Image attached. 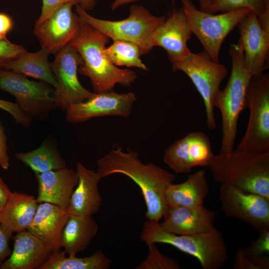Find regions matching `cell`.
<instances>
[{"mask_svg":"<svg viewBox=\"0 0 269 269\" xmlns=\"http://www.w3.org/2000/svg\"><path fill=\"white\" fill-rule=\"evenodd\" d=\"M96 164L102 178L120 173L133 180L143 196L146 219L159 222L167 209L165 192L175 179L174 174L153 163H142L135 151H124L118 145L98 158Z\"/></svg>","mask_w":269,"mask_h":269,"instance_id":"cell-1","label":"cell"},{"mask_svg":"<svg viewBox=\"0 0 269 269\" xmlns=\"http://www.w3.org/2000/svg\"><path fill=\"white\" fill-rule=\"evenodd\" d=\"M109 40L80 19L79 29L70 42L82 59L78 72L90 79L95 93L114 90L117 84L129 87L137 78L134 71L119 68L107 58L104 50Z\"/></svg>","mask_w":269,"mask_h":269,"instance_id":"cell-2","label":"cell"},{"mask_svg":"<svg viewBox=\"0 0 269 269\" xmlns=\"http://www.w3.org/2000/svg\"><path fill=\"white\" fill-rule=\"evenodd\" d=\"M214 181L269 199V152L234 149L214 155L207 166Z\"/></svg>","mask_w":269,"mask_h":269,"instance_id":"cell-3","label":"cell"},{"mask_svg":"<svg viewBox=\"0 0 269 269\" xmlns=\"http://www.w3.org/2000/svg\"><path fill=\"white\" fill-rule=\"evenodd\" d=\"M139 239L147 245L159 243L172 246L196 258L204 269L223 268L229 259L223 234L216 228L205 233L179 235L163 230L158 222L146 220Z\"/></svg>","mask_w":269,"mask_h":269,"instance_id":"cell-4","label":"cell"},{"mask_svg":"<svg viewBox=\"0 0 269 269\" xmlns=\"http://www.w3.org/2000/svg\"><path fill=\"white\" fill-rule=\"evenodd\" d=\"M231 72L225 88L220 90L214 103L222 117V141L219 152L233 150L237 134V124L241 112L246 107V97L254 76L246 68L243 51L237 44L229 46Z\"/></svg>","mask_w":269,"mask_h":269,"instance_id":"cell-5","label":"cell"},{"mask_svg":"<svg viewBox=\"0 0 269 269\" xmlns=\"http://www.w3.org/2000/svg\"><path fill=\"white\" fill-rule=\"evenodd\" d=\"M80 18L114 40H125L136 44L141 55L150 52L153 47L152 36L155 29L165 19L164 16L151 14L143 6L132 5L129 16L121 20L101 19L90 15L79 4L75 5Z\"/></svg>","mask_w":269,"mask_h":269,"instance_id":"cell-6","label":"cell"},{"mask_svg":"<svg viewBox=\"0 0 269 269\" xmlns=\"http://www.w3.org/2000/svg\"><path fill=\"white\" fill-rule=\"evenodd\" d=\"M246 105L249 110L247 129L236 149L269 152V75H254L249 84Z\"/></svg>","mask_w":269,"mask_h":269,"instance_id":"cell-7","label":"cell"},{"mask_svg":"<svg viewBox=\"0 0 269 269\" xmlns=\"http://www.w3.org/2000/svg\"><path fill=\"white\" fill-rule=\"evenodd\" d=\"M171 64L173 71L184 72L195 86L204 104L207 127L214 131L217 124L214 103L221 84L228 74L227 67L213 61L204 51L198 53L191 52L184 59Z\"/></svg>","mask_w":269,"mask_h":269,"instance_id":"cell-8","label":"cell"},{"mask_svg":"<svg viewBox=\"0 0 269 269\" xmlns=\"http://www.w3.org/2000/svg\"><path fill=\"white\" fill-rule=\"evenodd\" d=\"M182 5L193 34L204 51L216 62H219L221 47L226 37L251 11L240 9L215 14L197 9L192 2Z\"/></svg>","mask_w":269,"mask_h":269,"instance_id":"cell-9","label":"cell"},{"mask_svg":"<svg viewBox=\"0 0 269 269\" xmlns=\"http://www.w3.org/2000/svg\"><path fill=\"white\" fill-rule=\"evenodd\" d=\"M43 81L36 82L10 70L0 68V90L11 94L23 113L32 120H41L56 107L54 88Z\"/></svg>","mask_w":269,"mask_h":269,"instance_id":"cell-10","label":"cell"},{"mask_svg":"<svg viewBox=\"0 0 269 269\" xmlns=\"http://www.w3.org/2000/svg\"><path fill=\"white\" fill-rule=\"evenodd\" d=\"M54 55L55 58L50 63L57 84L54 88V100L56 107L65 111L70 105L84 102L95 93L89 91L80 83L78 69L82 59L70 43Z\"/></svg>","mask_w":269,"mask_h":269,"instance_id":"cell-11","label":"cell"},{"mask_svg":"<svg viewBox=\"0 0 269 269\" xmlns=\"http://www.w3.org/2000/svg\"><path fill=\"white\" fill-rule=\"evenodd\" d=\"M219 199L227 216L244 221L259 233L269 230V199L226 184H221Z\"/></svg>","mask_w":269,"mask_h":269,"instance_id":"cell-12","label":"cell"},{"mask_svg":"<svg viewBox=\"0 0 269 269\" xmlns=\"http://www.w3.org/2000/svg\"><path fill=\"white\" fill-rule=\"evenodd\" d=\"M136 100L133 92L119 94L114 90L94 93L87 100L70 105L66 109V119L71 123L78 124L93 118L118 116L129 117Z\"/></svg>","mask_w":269,"mask_h":269,"instance_id":"cell-13","label":"cell"},{"mask_svg":"<svg viewBox=\"0 0 269 269\" xmlns=\"http://www.w3.org/2000/svg\"><path fill=\"white\" fill-rule=\"evenodd\" d=\"M214 155L207 134L193 131L169 146L163 160L175 173H186L195 167H207Z\"/></svg>","mask_w":269,"mask_h":269,"instance_id":"cell-14","label":"cell"},{"mask_svg":"<svg viewBox=\"0 0 269 269\" xmlns=\"http://www.w3.org/2000/svg\"><path fill=\"white\" fill-rule=\"evenodd\" d=\"M74 2L64 3L47 18L36 22L34 33L41 48L49 54H55L63 46L70 43L77 33L80 19L72 7Z\"/></svg>","mask_w":269,"mask_h":269,"instance_id":"cell-15","label":"cell"},{"mask_svg":"<svg viewBox=\"0 0 269 269\" xmlns=\"http://www.w3.org/2000/svg\"><path fill=\"white\" fill-rule=\"evenodd\" d=\"M237 43L244 53L245 66L253 75L268 68L269 31L260 25L257 15L251 11L238 24Z\"/></svg>","mask_w":269,"mask_h":269,"instance_id":"cell-16","label":"cell"},{"mask_svg":"<svg viewBox=\"0 0 269 269\" xmlns=\"http://www.w3.org/2000/svg\"><path fill=\"white\" fill-rule=\"evenodd\" d=\"M192 34L182 8L174 7L167 18L153 33L152 45L163 48L171 63L179 61L191 52L187 42Z\"/></svg>","mask_w":269,"mask_h":269,"instance_id":"cell-17","label":"cell"},{"mask_svg":"<svg viewBox=\"0 0 269 269\" xmlns=\"http://www.w3.org/2000/svg\"><path fill=\"white\" fill-rule=\"evenodd\" d=\"M159 226L163 230L179 235L209 232L215 227L217 213L203 206L167 207Z\"/></svg>","mask_w":269,"mask_h":269,"instance_id":"cell-18","label":"cell"},{"mask_svg":"<svg viewBox=\"0 0 269 269\" xmlns=\"http://www.w3.org/2000/svg\"><path fill=\"white\" fill-rule=\"evenodd\" d=\"M35 174L38 182L37 202H47L67 209L78 182L76 170L66 167Z\"/></svg>","mask_w":269,"mask_h":269,"instance_id":"cell-19","label":"cell"},{"mask_svg":"<svg viewBox=\"0 0 269 269\" xmlns=\"http://www.w3.org/2000/svg\"><path fill=\"white\" fill-rule=\"evenodd\" d=\"M78 182L71 196L67 209L69 215L90 216L98 212L103 198L98 185L102 178L97 171L89 169L77 162Z\"/></svg>","mask_w":269,"mask_h":269,"instance_id":"cell-20","label":"cell"},{"mask_svg":"<svg viewBox=\"0 0 269 269\" xmlns=\"http://www.w3.org/2000/svg\"><path fill=\"white\" fill-rule=\"evenodd\" d=\"M13 240V250L0 269H39L52 252L27 230L17 233Z\"/></svg>","mask_w":269,"mask_h":269,"instance_id":"cell-21","label":"cell"},{"mask_svg":"<svg viewBox=\"0 0 269 269\" xmlns=\"http://www.w3.org/2000/svg\"><path fill=\"white\" fill-rule=\"evenodd\" d=\"M69 216L67 209L47 202L39 203L27 230L42 241L52 252L59 250L61 248L62 233Z\"/></svg>","mask_w":269,"mask_h":269,"instance_id":"cell-22","label":"cell"},{"mask_svg":"<svg viewBox=\"0 0 269 269\" xmlns=\"http://www.w3.org/2000/svg\"><path fill=\"white\" fill-rule=\"evenodd\" d=\"M209 190L206 172L199 170L189 175L184 182L168 185L165 192L167 207L203 206Z\"/></svg>","mask_w":269,"mask_h":269,"instance_id":"cell-23","label":"cell"},{"mask_svg":"<svg viewBox=\"0 0 269 269\" xmlns=\"http://www.w3.org/2000/svg\"><path fill=\"white\" fill-rule=\"evenodd\" d=\"M38 203L32 195L12 192L0 210V224L13 233L26 230L31 224Z\"/></svg>","mask_w":269,"mask_h":269,"instance_id":"cell-24","label":"cell"},{"mask_svg":"<svg viewBox=\"0 0 269 269\" xmlns=\"http://www.w3.org/2000/svg\"><path fill=\"white\" fill-rule=\"evenodd\" d=\"M98 230L96 221L90 216L69 215L61 237V247L68 256L84 252Z\"/></svg>","mask_w":269,"mask_h":269,"instance_id":"cell-25","label":"cell"},{"mask_svg":"<svg viewBox=\"0 0 269 269\" xmlns=\"http://www.w3.org/2000/svg\"><path fill=\"white\" fill-rule=\"evenodd\" d=\"M49 54L42 48L35 52L26 51L16 58L5 64L1 69L39 79L55 88L57 84L48 61Z\"/></svg>","mask_w":269,"mask_h":269,"instance_id":"cell-26","label":"cell"},{"mask_svg":"<svg viewBox=\"0 0 269 269\" xmlns=\"http://www.w3.org/2000/svg\"><path fill=\"white\" fill-rule=\"evenodd\" d=\"M111 260L101 250L87 257L66 256L65 251H54L39 269H108Z\"/></svg>","mask_w":269,"mask_h":269,"instance_id":"cell-27","label":"cell"},{"mask_svg":"<svg viewBox=\"0 0 269 269\" xmlns=\"http://www.w3.org/2000/svg\"><path fill=\"white\" fill-rule=\"evenodd\" d=\"M15 157L35 173H42L65 168L66 162L56 147L44 142L39 147L26 152L15 153Z\"/></svg>","mask_w":269,"mask_h":269,"instance_id":"cell-28","label":"cell"},{"mask_svg":"<svg viewBox=\"0 0 269 269\" xmlns=\"http://www.w3.org/2000/svg\"><path fill=\"white\" fill-rule=\"evenodd\" d=\"M104 53L109 60L116 66L136 67L141 70H148L140 58V51L138 46L132 42L125 40H114Z\"/></svg>","mask_w":269,"mask_h":269,"instance_id":"cell-29","label":"cell"},{"mask_svg":"<svg viewBox=\"0 0 269 269\" xmlns=\"http://www.w3.org/2000/svg\"><path fill=\"white\" fill-rule=\"evenodd\" d=\"M240 9H248L259 17L269 9V0H211L209 13H223Z\"/></svg>","mask_w":269,"mask_h":269,"instance_id":"cell-30","label":"cell"},{"mask_svg":"<svg viewBox=\"0 0 269 269\" xmlns=\"http://www.w3.org/2000/svg\"><path fill=\"white\" fill-rule=\"evenodd\" d=\"M260 234L256 241L244 248V254L259 269H269V230Z\"/></svg>","mask_w":269,"mask_h":269,"instance_id":"cell-31","label":"cell"},{"mask_svg":"<svg viewBox=\"0 0 269 269\" xmlns=\"http://www.w3.org/2000/svg\"><path fill=\"white\" fill-rule=\"evenodd\" d=\"M148 253L147 257L136 269H179L178 262L174 259L165 256L157 249L155 244L147 245Z\"/></svg>","mask_w":269,"mask_h":269,"instance_id":"cell-32","label":"cell"},{"mask_svg":"<svg viewBox=\"0 0 269 269\" xmlns=\"http://www.w3.org/2000/svg\"><path fill=\"white\" fill-rule=\"evenodd\" d=\"M26 51L24 47L11 42L7 38H0V68Z\"/></svg>","mask_w":269,"mask_h":269,"instance_id":"cell-33","label":"cell"},{"mask_svg":"<svg viewBox=\"0 0 269 269\" xmlns=\"http://www.w3.org/2000/svg\"><path fill=\"white\" fill-rule=\"evenodd\" d=\"M0 109L9 113L17 123L25 127L30 126L32 121L23 113L16 103L0 99Z\"/></svg>","mask_w":269,"mask_h":269,"instance_id":"cell-34","label":"cell"},{"mask_svg":"<svg viewBox=\"0 0 269 269\" xmlns=\"http://www.w3.org/2000/svg\"><path fill=\"white\" fill-rule=\"evenodd\" d=\"M12 234L0 224V267L11 254L9 243Z\"/></svg>","mask_w":269,"mask_h":269,"instance_id":"cell-35","label":"cell"},{"mask_svg":"<svg viewBox=\"0 0 269 269\" xmlns=\"http://www.w3.org/2000/svg\"><path fill=\"white\" fill-rule=\"evenodd\" d=\"M68 2H74L78 4L77 0H42L41 12L36 22H40L45 19L58 7Z\"/></svg>","mask_w":269,"mask_h":269,"instance_id":"cell-36","label":"cell"},{"mask_svg":"<svg viewBox=\"0 0 269 269\" xmlns=\"http://www.w3.org/2000/svg\"><path fill=\"white\" fill-rule=\"evenodd\" d=\"M0 165L4 169L9 166V157L7 153V138L5 129L0 121Z\"/></svg>","mask_w":269,"mask_h":269,"instance_id":"cell-37","label":"cell"},{"mask_svg":"<svg viewBox=\"0 0 269 269\" xmlns=\"http://www.w3.org/2000/svg\"><path fill=\"white\" fill-rule=\"evenodd\" d=\"M234 269H259L244 254V248H239L236 254L233 265Z\"/></svg>","mask_w":269,"mask_h":269,"instance_id":"cell-38","label":"cell"},{"mask_svg":"<svg viewBox=\"0 0 269 269\" xmlns=\"http://www.w3.org/2000/svg\"><path fill=\"white\" fill-rule=\"evenodd\" d=\"M13 27L12 18L7 14L0 12V38H7V34Z\"/></svg>","mask_w":269,"mask_h":269,"instance_id":"cell-39","label":"cell"},{"mask_svg":"<svg viewBox=\"0 0 269 269\" xmlns=\"http://www.w3.org/2000/svg\"><path fill=\"white\" fill-rule=\"evenodd\" d=\"M11 193L12 192L0 176V210L2 208Z\"/></svg>","mask_w":269,"mask_h":269,"instance_id":"cell-40","label":"cell"},{"mask_svg":"<svg viewBox=\"0 0 269 269\" xmlns=\"http://www.w3.org/2000/svg\"><path fill=\"white\" fill-rule=\"evenodd\" d=\"M137 0H114L111 4L112 10H115L119 7L136 1ZM182 4H187L192 1L191 0H181Z\"/></svg>","mask_w":269,"mask_h":269,"instance_id":"cell-41","label":"cell"},{"mask_svg":"<svg viewBox=\"0 0 269 269\" xmlns=\"http://www.w3.org/2000/svg\"><path fill=\"white\" fill-rule=\"evenodd\" d=\"M261 26L265 30L269 31V9L258 17Z\"/></svg>","mask_w":269,"mask_h":269,"instance_id":"cell-42","label":"cell"},{"mask_svg":"<svg viewBox=\"0 0 269 269\" xmlns=\"http://www.w3.org/2000/svg\"><path fill=\"white\" fill-rule=\"evenodd\" d=\"M77 1L78 4L86 11L93 9L96 3V0H77Z\"/></svg>","mask_w":269,"mask_h":269,"instance_id":"cell-43","label":"cell"},{"mask_svg":"<svg viewBox=\"0 0 269 269\" xmlns=\"http://www.w3.org/2000/svg\"><path fill=\"white\" fill-rule=\"evenodd\" d=\"M211 0H198L200 9L209 12V9Z\"/></svg>","mask_w":269,"mask_h":269,"instance_id":"cell-44","label":"cell"}]
</instances>
